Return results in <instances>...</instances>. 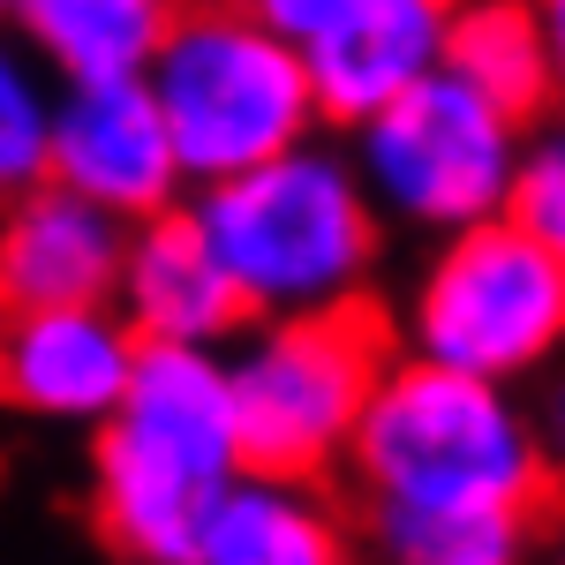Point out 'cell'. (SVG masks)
<instances>
[{"mask_svg": "<svg viewBox=\"0 0 565 565\" xmlns=\"http://www.w3.org/2000/svg\"><path fill=\"white\" fill-rule=\"evenodd\" d=\"M505 218L565 271V114L521 136V167H513Z\"/></svg>", "mask_w": 565, "mask_h": 565, "instance_id": "ac0fdd59", "label": "cell"}, {"mask_svg": "<svg viewBox=\"0 0 565 565\" xmlns=\"http://www.w3.org/2000/svg\"><path fill=\"white\" fill-rule=\"evenodd\" d=\"M370 513H535L551 498L527 392L392 354L348 445Z\"/></svg>", "mask_w": 565, "mask_h": 565, "instance_id": "3957f363", "label": "cell"}, {"mask_svg": "<svg viewBox=\"0 0 565 565\" xmlns=\"http://www.w3.org/2000/svg\"><path fill=\"white\" fill-rule=\"evenodd\" d=\"M53 98H61V84L23 53L15 31H0V204H15V196L45 189Z\"/></svg>", "mask_w": 565, "mask_h": 565, "instance_id": "e0dca14e", "label": "cell"}, {"mask_svg": "<svg viewBox=\"0 0 565 565\" xmlns=\"http://www.w3.org/2000/svg\"><path fill=\"white\" fill-rule=\"evenodd\" d=\"M129 226L76 204L68 189H31L0 204V317L8 309H106L121 279Z\"/></svg>", "mask_w": 565, "mask_h": 565, "instance_id": "7c38bea8", "label": "cell"}, {"mask_svg": "<svg viewBox=\"0 0 565 565\" xmlns=\"http://www.w3.org/2000/svg\"><path fill=\"white\" fill-rule=\"evenodd\" d=\"M535 23H543V45H551V76H558V106H565V0H527Z\"/></svg>", "mask_w": 565, "mask_h": 565, "instance_id": "44dd1931", "label": "cell"}, {"mask_svg": "<svg viewBox=\"0 0 565 565\" xmlns=\"http://www.w3.org/2000/svg\"><path fill=\"white\" fill-rule=\"evenodd\" d=\"M189 565H354V543L324 490L242 476L204 521Z\"/></svg>", "mask_w": 565, "mask_h": 565, "instance_id": "5bb4252c", "label": "cell"}, {"mask_svg": "<svg viewBox=\"0 0 565 565\" xmlns=\"http://www.w3.org/2000/svg\"><path fill=\"white\" fill-rule=\"evenodd\" d=\"M143 90L167 121V143H174L189 189L234 181L317 136L302 45L264 31L234 0H181Z\"/></svg>", "mask_w": 565, "mask_h": 565, "instance_id": "277c9868", "label": "cell"}, {"mask_svg": "<svg viewBox=\"0 0 565 565\" xmlns=\"http://www.w3.org/2000/svg\"><path fill=\"white\" fill-rule=\"evenodd\" d=\"M189 218L204 226L249 324L354 309L385 257V218L370 212L348 143L332 136H309L234 181L189 189Z\"/></svg>", "mask_w": 565, "mask_h": 565, "instance_id": "7a4b0ae2", "label": "cell"}, {"mask_svg": "<svg viewBox=\"0 0 565 565\" xmlns=\"http://www.w3.org/2000/svg\"><path fill=\"white\" fill-rule=\"evenodd\" d=\"M234 8H249L264 31H279L287 45H302V39H317L340 8H354V0H234Z\"/></svg>", "mask_w": 565, "mask_h": 565, "instance_id": "ffe728a7", "label": "cell"}, {"mask_svg": "<svg viewBox=\"0 0 565 565\" xmlns=\"http://www.w3.org/2000/svg\"><path fill=\"white\" fill-rule=\"evenodd\" d=\"M527 423H535V452H543V476L565 482V354L535 377V399H527Z\"/></svg>", "mask_w": 565, "mask_h": 565, "instance_id": "d6986e66", "label": "cell"}, {"mask_svg": "<svg viewBox=\"0 0 565 565\" xmlns=\"http://www.w3.org/2000/svg\"><path fill=\"white\" fill-rule=\"evenodd\" d=\"M226 362L242 468L264 482H317L348 468L354 423L392 362V324L370 302L324 317H271L249 324Z\"/></svg>", "mask_w": 565, "mask_h": 565, "instance_id": "5b68a950", "label": "cell"}, {"mask_svg": "<svg viewBox=\"0 0 565 565\" xmlns=\"http://www.w3.org/2000/svg\"><path fill=\"white\" fill-rule=\"evenodd\" d=\"M114 317L136 332V348H189V354H226L249 332V309L234 295V279L218 271L189 204L129 226L121 279H114Z\"/></svg>", "mask_w": 565, "mask_h": 565, "instance_id": "8fae6325", "label": "cell"}, {"mask_svg": "<svg viewBox=\"0 0 565 565\" xmlns=\"http://www.w3.org/2000/svg\"><path fill=\"white\" fill-rule=\"evenodd\" d=\"M543 565H565V521H558V535H551V558Z\"/></svg>", "mask_w": 565, "mask_h": 565, "instance_id": "7402d4cb", "label": "cell"}, {"mask_svg": "<svg viewBox=\"0 0 565 565\" xmlns=\"http://www.w3.org/2000/svg\"><path fill=\"white\" fill-rule=\"evenodd\" d=\"M0 15H8V23H15V15H23V0H0Z\"/></svg>", "mask_w": 565, "mask_h": 565, "instance_id": "603a6c76", "label": "cell"}, {"mask_svg": "<svg viewBox=\"0 0 565 565\" xmlns=\"http://www.w3.org/2000/svg\"><path fill=\"white\" fill-rule=\"evenodd\" d=\"M445 31H452L445 0H354V8H340L317 39H302L317 129L354 136L385 106H399L415 84L445 76Z\"/></svg>", "mask_w": 565, "mask_h": 565, "instance_id": "9c48e42d", "label": "cell"}, {"mask_svg": "<svg viewBox=\"0 0 565 565\" xmlns=\"http://www.w3.org/2000/svg\"><path fill=\"white\" fill-rule=\"evenodd\" d=\"M45 181L68 189L90 212H106L114 226H143V218L189 204V174H181L167 121H159V106H151L143 84L61 90L53 98Z\"/></svg>", "mask_w": 565, "mask_h": 565, "instance_id": "ba28073f", "label": "cell"}, {"mask_svg": "<svg viewBox=\"0 0 565 565\" xmlns=\"http://www.w3.org/2000/svg\"><path fill=\"white\" fill-rule=\"evenodd\" d=\"M385 565H527L535 513H370Z\"/></svg>", "mask_w": 565, "mask_h": 565, "instance_id": "2e32d148", "label": "cell"}, {"mask_svg": "<svg viewBox=\"0 0 565 565\" xmlns=\"http://www.w3.org/2000/svg\"><path fill=\"white\" fill-rule=\"evenodd\" d=\"M249 476L226 362L143 348L121 407L90 430V513L129 565H189L218 498Z\"/></svg>", "mask_w": 565, "mask_h": 565, "instance_id": "6da1fadb", "label": "cell"}, {"mask_svg": "<svg viewBox=\"0 0 565 565\" xmlns=\"http://www.w3.org/2000/svg\"><path fill=\"white\" fill-rule=\"evenodd\" d=\"M399 348L407 362L521 392L565 354V271L513 218L445 234L399 302Z\"/></svg>", "mask_w": 565, "mask_h": 565, "instance_id": "8992f818", "label": "cell"}, {"mask_svg": "<svg viewBox=\"0 0 565 565\" xmlns=\"http://www.w3.org/2000/svg\"><path fill=\"white\" fill-rule=\"evenodd\" d=\"M181 0H23L15 39L61 90L143 84Z\"/></svg>", "mask_w": 565, "mask_h": 565, "instance_id": "4fadbf2b", "label": "cell"}, {"mask_svg": "<svg viewBox=\"0 0 565 565\" xmlns=\"http://www.w3.org/2000/svg\"><path fill=\"white\" fill-rule=\"evenodd\" d=\"M348 159L370 212L385 226L445 242V234H468L482 218H505L513 167H521V129L498 121L452 76H430L399 106H385L377 121H362L348 136Z\"/></svg>", "mask_w": 565, "mask_h": 565, "instance_id": "52a82bcc", "label": "cell"}, {"mask_svg": "<svg viewBox=\"0 0 565 565\" xmlns=\"http://www.w3.org/2000/svg\"><path fill=\"white\" fill-rule=\"evenodd\" d=\"M445 8H482V0H445Z\"/></svg>", "mask_w": 565, "mask_h": 565, "instance_id": "cb8c5ba5", "label": "cell"}, {"mask_svg": "<svg viewBox=\"0 0 565 565\" xmlns=\"http://www.w3.org/2000/svg\"><path fill=\"white\" fill-rule=\"evenodd\" d=\"M136 332L106 309H8L0 317V399L31 423L98 430L136 377Z\"/></svg>", "mask_w": 565, "mask_h": 565, "instance_id": "30bf717a", "label": "cell"}, {"mask_svg": "<svg viewBox=\"0 0 565 565\" xmlns=\"http://www.w3.org/2000/svg\"><path fill=\"white\" fill-rule=\"evenodd\" d=\"M445 76L482 98L498 121L513 129H543L558 106V76H551V45L527 0H482V8H452L445 31Z\"/></svg>", "mask_w": 565, "mask_h": 565, "instance_id": "9a60e30c", "label": "cell"}]
</instances>
